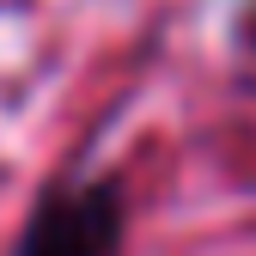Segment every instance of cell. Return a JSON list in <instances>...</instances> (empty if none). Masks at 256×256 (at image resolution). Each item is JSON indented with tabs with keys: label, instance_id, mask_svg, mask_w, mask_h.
I'll return each mask as SVG.
<instances>
[{
	"label": "cell",
	"instance_id": "6da1fadb",
	"mask_svg": "<svg viewBox=\"0 0 256 256\" xmlns=\"http://www.w3.org/2000/svg\"><path fill=\"white\" fill-rule=\"evenodd\" d=\"M122 250V189L110 177H68L37 196L12 238V256H116Z\"/></svg>",
	"mask_w": 256,
	"mask_h": 256
}]
</instances>
